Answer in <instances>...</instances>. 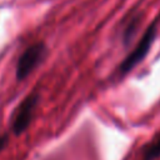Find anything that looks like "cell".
I'll use <instances>...</instances> for the list:
<instances>
[{"mask_svg": "<svg viewBox=\"0 0 160 160\" xmlns=\"http://www.w3.org/2000/svg\"><path fill=\"white\" fill-rule=\"evenodd\" d=\"M39 100V94L36 91H32L28 96H25L22 101L18 105L11 119V130L15 135H21L28 130L29 125L32 121Z\"/></svg>", "mask_w": 160, "mask_h": 160, "instance_id": "cell-1", "label": "cell"}, {"mask_svg": "<svg viewBox=\"0 0 160 160\" xmlns=\"http://www.w3.org/2000/svg\"><path fill=\"white\" fill-rule=\"evenodd\" d=\"M48 48L44 42H35L30 45L18 59L16 62V79L19 81L28 78L46 58Z\"/></svg>", "mask_w": 160, "mask_h": 160, "instance_id": "cell-2", "label": "cell"}, {"mask_svg": "<svg viewBox=\"0 0 160 160\" xmlns=\"http://www.w3.org/2000/svg\"><path fill=\"white\" fill-rule=\"evenodd\" d=\"M156 38V22H152L144 32V35L141 36V39L139 40V42L136 44L135 49L121 61L120 66H119V71L121 75L128 74L129 71H131L139 62H141L144 60V58L148 55L154 40Z\"/></svg>", "mask_w": 160, "mask_h": 160, "instance_id": "cell-3", "label": "cell"}, {"mask_svg": "<svg viewBox=\"0 0 160 160\" xmlns=\"http://www.w3.org/2000/svg\"><path fill=\"white\" fill-rule=\"evenodd\" d=\"M160 158V134L148 142L141 151V160H156Z\"/></svg>", "mask_w": 160, "mask_h": 160, "instance_id": "cell-4", "label": "cell"}, {"mask_svg": "<svg viewBox=\"0 0 160 160\" xmlns=\"http://www.w3.org/2000/svg\"><path fill=\"white\" fill-rule=\"evenodd\" d=\"M139 22H140V16L135 15V18H132L128 22V25L125 26L124 32H122V38H124V42L125 44H128L130 41V39L132 38V35L136 32V29L139 28Z\"/></svg>", "mask_w": 160, "mask_h": 160, "instance_id": "cell-5", "label": "cell"}, {"mask_svg": "<svg viewBox=\"0 0 160 160\" xmlns=\"http://www.w3.org/2000/svg\"><path fill=\"white\" fill-rule=\"evenodd\" d=\"M8 141H9L8 134H2V135H0V152H1V150H4V148L8 145Z\"/></svg>", "mask_w": 160, "mask_h": 160, "instance_id": "cell-6", "label": "cell"}]
</instances>
